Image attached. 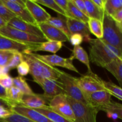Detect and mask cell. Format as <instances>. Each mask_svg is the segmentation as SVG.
<instances>
[{
    "instance_id": "cell-1",
    "label": "cell",
    "mask_w": 122,
    "mask_h": 122,
    "mask_svg": "<svg viewBox=\"0 0 122 122\" xmlns=\"http://www.w3.org/2000/svg\"><path fill=\"white\" fill-rule=\"evenodd\" d=\"M89 43L90 60L99 67H104L117 58H122L119 50L102 39H90Z\"/></svg>"
},
{
    "instance_id": "cell-2",
    "label": "cell",
    "mask_w": 122,
    "mask_h": 122,
    "mask_svg": "<svg viewBox=\"0 0 122 122\" xmlns=\"http://www.w3.org/2000/svg\"><path fill=\"white\" fill-rule=\"evenodd\" d=\"M23 61L28 64L29 74L33 78V81L39 85L45 79L59 80L63 71L51 66L43 61L36 57L32 52L23 54Z\"/></svg>"
},
{
    "instance_id": "cell-3",
    "label": "cell",
    "mask_w": 122,
    "mask_h": 122,
    "mask_svg": "<svg viewBox=\"0 0 122 122\" xmlns=\"http://www.w3.org/2000/svg\"><path fill=\"white\" fill-rule=\"evenodd\" d=\"M103 37L102 39L114 46L122 54V30L118 23L104 12L103 19Z\"/></svg>"
},
{
    "instance_id": "cell-4",
    "label": "cell",
    "mask_w": 122,
    "mask_h": 122,
    "mask_svg": "<svg viewBox=\"0 0 122 122\" xmlns=\"http://www.w3.org/2000/svg\"><path fill=\"white\" fill-rule=\"evenodd\" d=\"M75 116L74 122H96L99 107L85 104L66 95Z\"/></svg>"
},
{
    "instance_id": "cell-5",
    "label": "cell",
    "mask_w": 122,
    "mask_h": 122,
    "mask_svg": "<svg viewBox=\"0 0 122 122\" xmlns=\"http://www.w3.org/2000/svg\"><path fill=\"white\" fill-rule=\"evenodd\" d=\"M76 82L84 94L86 99L87 96L92 93L105 90L104 80L96 74L92 72V71H87L85 75H82L78 78H76Z\"/></svg>"
},
{
    "instance_id": "cell-6",
    "label": "cell",
    "mask_w": 122,
    "mask_h": 122,
    "mask_svg": "<svg viewBox=\"0 0 122 122\" xmlns=\"http://www.w3.org/2000/svg\"><path fill=\"white\" fill-rule=\"evenodd\" d=\"M59 81L62 83L66 95L75 101L89 105L84 94L78 85L75 77L63 71Z\"/></svg>"
},
{
    "instance_id": "cell-7",
    "label": "cell",
    "mask_w": 122,
    "mask_h": 122,
    "mask_svg": "<svg viewBox=\"0 0 122 122\" xmlns=\"http://www.w3.org/2000/svg\"><path fill=\"white\" fill-rule=\"evenodd\" d=\"M0 35L12 40L26 44H37L47 41L46 39L31 35L7 25L0 29Z\"/></svg>"
},
{
    "instance_id": "cell-8",
    "label": "cell",
    "mask_w": 122,
    "mask_h": 122,
    "mask_svg": "<svg viewBox=\"0 0 122 122\" xmlns=\"http://www.w3.org/2000/svg\"><path fill=\"white\" fill-rule=\"evenodd\" d=\"M49 107L51 110L63 116L67 120L72 122H75V116L67 100L66 95H58L50 100Z\"/></svg>"
},
{
    "instance_id": "cell-9",
    "label": "cell",
    "mask_w": 122,
    "mask_h": 122,
    "mask_svg": "<svg viewBox=\"0 0 122 122\" xmlns=\"http://www.w3.org/2000/svg\"><path fill=\"white\" fill-rule=\"evenodd\" d=\"M32 53L36 57L51 66H59L80 74L79 71L73 64V60L71 57L65 58L56 54L40 55L33 52Z\"/></svg>"
},
{
    "instance_id": "cell-10",
    "label": "cell",
    "mask_w": 122,
    "mask_h": 122,
    "mask_svg": "<svg viewBox=\"0 0 122 122\" xmlns=\"http://www.w3.org/2000/svg\"><path fill=\"white\" fill-rule=\"evenodd\" d=\"M37 45L23 44L0 35V50H12L23 54L32 52V50Z\"/></svg>"
},
{
    "instance_id": "cell-11",
    "label": "cell",
    "mask_w": 122,
    "mask_h": 122,
    "mask_svg": "<svg viewBox=\"0 0 122 122\" xmlns=\"http://www.w3.org/2000/svg\"><path fill=\"white\" fill-rule=\"evenodd\" d=\"M24 1L26 8L37 23V25L47 23L51 17L49 13L34 0H26Z\"/></svg>"
},
{
    "instance_id": "cell-12",
    "label": "cell",
    "mask_w": 122,
    "mask_h": 122,
    "mask_svg": "<svg viewBox=\"0 0 122 122\" xmlns=\"http://www.w3.org/2000/svg\"><path fill=\"white\" fill-rule=\"evenodd\" d=\"M1 1L4 5L7 7L11 11L13 12L16 16L18 18L25 22L38 26L26 7L20 5L14 2V0H1Z\"/></svg>"
},
{
    "instance_id": "cell-13",
    "label": "cell",
    "mask_w": 122,
    "mask_h": 122,
    "mask_svg": "<svg viewBox=\"0 0 122 122\" xmlns=\"http://www.w3.org/2000/svg\"><path fill=\"white\" fill-rule=\"evenodd\" d=\"M44 90V96L52 99L58 95H66L62 83L59 80L45 79L39 85Z\"/></svg>"
},
{
    "instance_id": "cell-14",
    "label": "cell",
    "mask_w": 122,
    "mask_h": 122,
    "mask_svg": "<svg viewBox=\"0 0 122 122\" xmlns=\"http://www.w3.org/2000/svg\"><path fill=\"white\" fill-rule=\"evenodd\" d=\"M7 25L16 29L20 30L22 32L29 33L31 35H33L39 37L41 38L46 39L45 36L44 35L43 33L38 27V26H36V25H33L32 24L28 23L27 22H25V21H23L22 20L18 18L17 17H15L13 19H12L7 23Z\"/></svg>"
},
{
    "instance_id": "cell-15",
    "label": "cell",
    "mask_w": 122,
    "mask_h": 122,
    "mask_svg": "<svg viewBox=\"0 0 122 122\" xmlns=\"http://www.w3.org/2000/svg\"><path fill=\"white\" fill-rule=\"evenodd\" d=\"M51 99L44 96L43 94H33L31 95L24 94L22 98V102L20 106H23L29 108L37 109V108H46L49 104Z\"/></svg>"
},
{
    "instance_id": "cell-16",
    "label": "cell",
    "mask_w": 122,
    "mask_h": 122,
    "mask_svg": "<svg viewBox=\"0 0 122 122\" xmlns=\"http://www.w3.org/2000/svg\"><path fill=\"white\" fill-rule=\"evenodd\" d=\"M67 25L71 34H80L89 42L90 38V32L88 24L73 18H67Z\"/></svg>"
},
{
    "instance_id": "cell-17",
    "label": "cell",
    "mask_w": 122,
    "mask_h": 122,
    "mask_svg": "<svg viewBox=\"0 0 122 122\" xmlns=\"http://www.w3.org/2000/svg\"><path fill=\"white\" fill-rule=\"evenodd\" d=\"M11 110L14 113L26 117L35 122H53L33 108H29L25 106L16 105L12 107Z\"/></svg>"
},
{
    "instance_id": "cell-18",
    "label": "cell",
    "mask_w": 122,
    "mask_h": 122,
    "mask_svg": "<svg viewBox=\"0 0 122 122\" xmlns=\"http://www.w3.org/2000/svg\"><path fill=\"white\" fill-rule=\"evenodd\" d=\"M38 26L47 41H54L61 42L69 41L68 37L62 31L51 26L47 23L41 24Z\"/></svg>"
},
{
    "instance_id": "cell-19",
    "label": "cell",
    "mask_w": 122,
    "mask_h": 122,
    "mask_svg": "<svg viewBox=\"0 0 122 122\" xmlns=\"http://www.w3.org/2000/svg\"><path fill=\"white\" fill-rule=\"evenodd\" d=\"M87 99L89 105L99 108L111 102V95L106 90L99 91L89 95Z\"/></svg>"
},
{
    "instance_id": "cell-20",
    "label": "cell",
    "mask_w": 122,
    "mask_h": 122,
    "mask_svg": "<svg viewBox=\"0 0 122 122\" xmlns=\"http://www.w3.org/2000/svg\"><path fill=\"white\" fill-rule=\"evenodd\" d=\"M111 73L122 86V58H117L104 67Z\"/></svg>"
},
{
    "instance_id": "cell-21",
    "label": "cell",
    "mask_w": 122,
    "mask_h": 122,
    "mask_svg": "<svg viewBox=\"0 0 122 122\" xmlns=\"http://www.w3.org/2000/svg\"><path fill=\"white\" fill-rule=\"evenodd\" d=\"M47 23L62 31L69 39L71 38V34L68 29L67 17L59 14L57 17H51Z\"/></svg>"
},
{
    "instance_id": "cell-22",
    "label": "cell",
    "mask_w": 122,
    "mask_h": 122,
    "mask_svg": "<svg viewBox=\"0 0 122 122\" xmlns=\"http://www.w3.org/2000/svg\"><path fill=\"white\" fill-rule=\"evenodd\" d=\"M62 46H63V43L61 42L47 41L36 45L34 48L32 50V52H37V51H47V52L56 54L57 51L61 50Z\"/></svg>"
},
{
    "instance_id": "cell-23",
    "label": "cell",
    "mask_w": 122,
    "mask_h": 122,
    "mask_svg": "<svg viewBox=\"0 0 122 122\" xmlns=\"http://www.w3.org/2000/svg\"><path fill=\"white\" fill-rule=\"evenodd\" d=\"M84 1L89 17L97 19L102 22L104 15V11L99 8L92 0H84Z\"/></svg>"
},
{
    "instance_id": "cell-24",
    "label": "cell",
    "mask_w": 122,
    "mask_h": 122,
    "mask_svg": "<svg viewBox=\"0 0 122 122\" xmlns=\"http://www.w3.org/2000/svg\"><path fill=\"white\" fill-rule=\"evenodd\" d=\"M70 57L73 60L74 59L79 60L87 67L88 71H92L90 66V60L88 54L80 45L74 46V49L72 50V53Z\"/></svg>"
},
{
    "instance_id": "cell-25",
    "label": "cell",
    "mask_w": 122,
    "mask_h": 122,
    "mask_svg": "<svg viewBox=\"0 0 122 122\" xmlns=\"http://www.w3.org/2000/svg\"><path fill=\"white\" fill-rule=\"evenodd\" d=\"M34 110L47 117L53 122H72L51 110L49 106H47L46 108H37Z\"/></svg>"
},
{
    "instance_id": "cell-26",
    "label": "cell",
    "mask_w": 122,
    "mask_h": 122,
    "mask_svg": "<svg viewBox=\"0 0 122 122\" xmlns=\"http://www.w3.org/2000/svg\"><path fill=\"white\" fill-rule=\"evenodd\" d=\"M88 26L91 33L95 36L97 39H102L103 37V23L100 20L90 18Z\"/></svg>"
},
{
    "instance_id": "cell-27",
    "label": "cell",
    "mask_w": 122,
    "mask_h": 122,
    "mask_svg": "<svg viewBox=\"0 0 122 122\" xmlns=\"http://www.w3.org/2000/svg\"><path fill=\"white\" fill-rule=\"evenodd\" d=\"M68 11L72 18L80 20L83 22L86 23H88L90 18L84 14L80 10L78 9L77 7L74 4L72 0H68Z\"/></svg>"
},
{
    "instance_id": "cell-28",
    "label": "cell",
    "mask_w": 122,
    "mask_h": 122,
    "mask_svg": "<svg viewBox=\"0 0 122 122\" xmlns=\"http://www.w3.org/2000/svg\"><path fill=\"white\" fill-rule=\"evenodd\" d=\"M13 86L18 88L25 95H31L34 94L26 82V79L23 76H19L13 78Z\"/></svg>"
},
{
    "instance_id": "cell-29",
    "label": "cell",
    "mask_w": 122,
    "mask_h": 122,
    "mask_svg": "<svg viewBox=\"0 0 122 122\" xmlns=\"http://www.w3.org/2000/svg\"><path fill=\"white\" fill-rule=\"evenodd\" d=\"M7 98L16 105H21L24 94L15 86L7 89Z\"/></svg>"
},
{
    "instance_id": "cell-30",
    "label": "cell",
    "mask_w": 122,
    "mask_h": 122,
    "mask_svg": "<svg viewBox=\"0 0 122 122\" xmlns=\"http://www.w3.org/2000/svg\"><path fill=\"white\" fill-rule=\"evenodd\" d=\"M122 8V0H105L104 12L112 16Z\"/></svg>"
},
{
    "instance_id": "cell-31",
    "label": "cell",
    "mask_w": 122,
    "mask_h": 122,
    "mask_svg": "<svg viewBox=\"0 0 122 122\" xmlns=\"http://www.w3.org/2000/svg\"><path fill=\"white\" fill-rule=\"evenodd\" d=\"M99 110L100 111H103L106 113L108 112L116 113L118 119L122 120V104L111 101L108 104L100 107Z\"/></svg>"
},
{
    "instance_id": "cell-32",
    "label": "cell",
    "mask_w": 122,
    "mask_h": 122,
    "mask_svg": "<svg viewBox=\"0 0 122 122\" xmlns=\"http://www.w3.org/2000/svg\"><path fill=\"white\" fill-rule=\"evenodd\" d=\"M104 88L106 91L108 92L111 96H114L122 101V88L114 84L111 81L106 82L104 81Z\"/></svg>"
},
{
    "instance_id": "cell-33",
    "label": "cell",
    "mask_w": 122,
    "mask_h": 122,
    "mask_svg": "<svg viewBox=\"0 0 122 122\" xmlns=\"http://www.w3.org/2000/svg\"><path fill=\"white\" fill-rule=\"evenodd\" d=\"M38 4H41L49 8L56 11L58 13L59 15H63V16L67 17V15L65 12L61 8V7L58 5L55 0H34Z\"/></svg>"
},
{
    "instance_id": "cell-34",
    "label": "cell",
    "mask_w": 122,
    "mask_h": 122,
    "mask_svg": "<svg viewBox=\"0 0 122 122\" xmlns=\"http://www.w3.org/2000/svg\"><path fill=\"white\" fill-rule=\"evenodd\" d=\"M16 52L12 50H0V66H7Z\"/></svg>"
},
{
    "instance_id": "cell-35",
    "label": "cell",
    "mask_w": 122,
    "mask_h": 122,
    "mask_svg": "<svg viewBox=\"0 0 122 122\" xmlns=\"http://www.w3.org/2000/svg\"><path fill=\"white\" fill-rule=\"evenodd\" d=\"M16 15L11 11L7 7L4 5L2 1L0 0V17L8 23L12 19L15 17Z\"/></svg>"
},
{
    "instance_id": "cell-36",
    "label": "cell",
    "mask_w": 122,
    "mask_h": 122,
    "mask_svg": "<svg viewBox=\"0 0 122 122\" xmlns=\"http://www.w3.org/2000/svg\"><path fill=\"white\" fill-rule=\"evenodd\" d=\"M0 122H35L20 114L13 113L7 117L0 119Z\"/></svg>"
},
{
    "instance_id": "cell-37",
    "label": "cell",
    "mask_w": 122,
    "mask_h": 122,
    "mask_svg": "<svg viewBox=\"0 0 122 122\" xmlns=\"http://www.w3.org/2000/svg\"><path fill=\"white\" fill-rule=\"evenodd\" d=\"M23 61V54L21 52H16L15 54L14 55L13 57L12 58V59L11 60V61H10V63H8V64L7 65V67L9 68L10 69L12 70V69H14L15 68L17 67L18 66L22 63V62Z\"/></svg>"
},
{
    "instance_id": "cell-38",
    "label": "cell",
    "mask_w": 122,
    "mask_h": 122,
    "mask_svg": "<svg viewBox=\"0 0 122 122\" xmlns=\"http://www.w3.org/2000/svg\"><path fill=\"white\" fill-rule=\"evenodd\" d=\"M0 85L6 89H8L13 86V78L10 75H6L0 78Z\"/></svg>"
},
{
    "instance_id": "cell-39",
    "label": "cell",
    "mask_w": 122,
    "mask_h": 122,
    "mask_svg": "<svg viewBox=\"0 0 122 122\" xmlns=\"http://www.w3.org/2000/svg\"><path fill=\"white\" fill-rule=\"evenodd\" d=\"M18 74L20 76H25L29 73V67L28 64L25 61L22 62L17 67Z\"/></svg>"
},
{
    "instance_id": "cell-40",
    "label": "cell",
    "mask_w": 122,
    "mask_h": 122,
    "mask_svg": "<svg viewBox=\"0 0 122 122\" xmlns=\"http://www.w3.org/2000/svg\"><path fill=\"white\" fill-rule=\"evenodd\" d=\"M56 2L58 4V5L61 7V9L65 12L67 15V18H72L68 11V0H56Z\"/></svg>"
},
{
    "instance_id": "cell-41",
    "label": "cell",
    "mask_w": 122,
    "mask_h": 122,
    "mask_svg": "<svg viewBox=\"0 0 122 122\" xmlns=\"http://www.w3.org/2000/svg\"><path fill=\"white\" fill-rule=\"evenodd\" d=\"M69 41L74 46L80 45L83 41V37L80 34H73L71 36Z\"/></svg>"
},
{
    "instance_id": "cell-42",
    "label": "cell",
    "mask_w": 122,
    "mask_h": 122,
    "mask_svg": "<svg viewBox=\"0 0 122 122\" xmlns=\"http://www.w3.org/2000/svg\"><path fill=\"white\" fill-rule=\"evenodd\" d=\"M72 1L74 4L77 7L78 9L80 10L84 14L88 17V14H87V10H86L84 1L83 0H72Z\"/></svg>"
},
{
    "instance_id": "cell-43",
    "label": "cell",
    "mask_w": 122,
    "mask_h": 122,
    "mask_svg": "<svg viewBox=\"0 0 122 122\" xmlns=\"http://www.w3.org/2000/svg\"><path fill=\"white\" fill-rule=\"evenodd\" d=\"M14 112L11 109L4 107H0V119H3L7 117Z\"/></svg>"
},
{
    "instance_id": "cell-44",
    "label": "cell",
    "mask_w": 122,
    "mask_h": 122,
    "mask_svg": "<svg viewBox=\"0 0 122 122\" xmlns=\"http://www.w3.org/2000/svg\"><path fill=\"white\" fill-rule=\"evenodd\" d=\"M14 106H15V104L11 102L10 100L0 97V107H4L6 108L11 109L12 107Z\"/></svg>"
},
{
    "instance_id": "cell-45",
    "label": "cell",
    "mask_w": 122,
    "mask_h": 122,
    "mask_svg": "<svg viewBox=\"0 0 122 122\" xmlns=\"http://www.w3.org/2000/svg\"><path fill=\"white\" fill-rule=\"evenodd\" d=\"M112 17V19L117 23H120L122 21V8L118 10L116 14H114Z\"/></svg>"
},
{
    "instance_id": "cell-46",
    "label": "cell",
    "mask_w": 122,
    "mask_h": 122,
    "mask_svg": "<svg viewBox=\"0 0 122 122\" xmlns=\"http://www.w3.org/2000/svg\"><path fill=\"white\" fill-rule=\"evenodd\" d=\"M92 1L99 8H100L102 10L104 11L105 0H92Z\"/></svg>"
},
{
    "instance_id": "cell-47",
    "label": "cell",
    "mask_w": 122,
    "mask_h": 122,
    "mask_svg": "<svg viewBox=\"0 0 122 122\" xmlns=\"http://www.w3.org/2000/svg\"><path fill=\"white\" fill-rule=\"evenodd\" d=\"M7 89H5L4 88L0 85V97L3 98L7 99ZM8 100V99H7Z\"/></svg>"
},
{
    "instance_id": "cell-48",
    "label": "cell",
    "mask_w": 122,
    "mask_h": 122,
    "mask_svg": "<svg viewBox=\"0 0 122 122\" xmlns=\"http://www.w3.org/2000/svg\"><path fill=\"white\" fill-rule=\"evenodd\" d=\"M107 114V116L108 117L111 118V119H114V120H116V119H118V116H117V114L114 113H111V112H108L106 113Z\"/></svg>"
},
{
    "instance_id": "cell-49",
    "label": "cell",
    "mask_w": 122,
    "mask_h": 122,
    "mask_svg": "<svg viewBox=\"0 0 122 122\" xmlns=\"http://www.w3.org/2000/svg\"><path fill=\"white\" fill-rule=\"evenodd\" d=\"M7 25V23H6L4 20H3L1 17H0V29L2 28V27H4V26H6Z\"/></svg>"
},
{
    "instance_id": "cell-50",
    "label": "cell",
    "mask_w": 122,
    "mask_h": 122,
    "mask_svg": "<svg viewBox=\"0 0 122 122\" xmlns=\"http://www.w3.org/2000/svg\"><path fill=\"white\" fill-rule=\"evenodd\" d=\"M6 76L4 73V71H3V67H1L0 66V78H1L3 76Z\"/></svg>"
},
{
    "instance_id": "cell-51",
    "label": "cell",
    "mask_w": 122,
    "mask_h": 122,
    "mask_svg": "<svg viewBox=\"0 0 122 122\" xmlns=\"http://www.w3.org/2000/svg\"><path fill=\"white\" fill-rule=\"evenodd\" d=\"M118 26H119L121 28V29L122 30V21H121V22L118 23Z\"/></svg>"
}]
</instances>
